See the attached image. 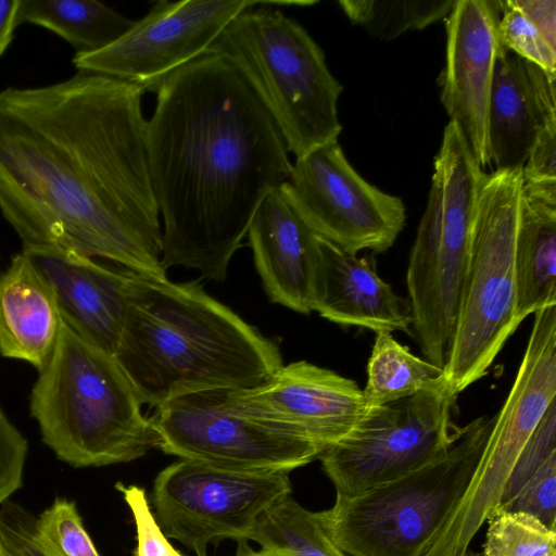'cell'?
Returning a JSON list of instances; mask_svg holds the SVG:
<instances>
[{"label":"cell","instance_id":"obj_1","mask_svg":"<svg viewBox=\"0 0 556 556\" xmlns=\"http://www.w3.org/2000/svg\"><path fill=\"white\" fill-rule=\"evenodd\" d=\"M143 93L85 71L0 90V213L23 249L71 251L167 278Z\"/></svg>","mask_w":556,"mask_h":556},{"label":"cell","instance_id":"obj_2","mask_svg":"<svg viewBox=\"0 0 556 556\" xmlns=\"http://www.w3.org/2000/svg\"><path fill=\"white\" fill-rule=\"evenodd\" d=\"M162 264L224 281L263 201L286 184V140L240 68L208 50L170 74L148 121Z\"/></svg>","mask_w":556,"mask_h":556},{"label":"cell","instance_id":"obj_3","mask_svg":"<svg viewBox=\"0 0 556 556\" xmlns=\"http://www.w3.org/2000/svg\"><path fill=\"white\" fill-rule=\"evenodd\" d=\"M114 359L142 405L154 408L192 392L253 388L283 365L275 340L198 281L137 274Z\"/></svg>","mask_w":556,"mask_h":556},{"label":"cell","instance_id":"obj_4","mask_svg":"<svg viewBox=\"0 0 556 556\" xmlns=\"http://www.w3.org/2000/svg\"><path fill=\"white\" fill-rule=\"evenodd\" d=\"M29 402L42 442L75 468L136 460L156 447L150 418L114 357L63 318Z\"/></svg>","mask_w":556,"mask_h":556},{"label":"cell","instance_id":"obj_5","mask_svg":"<svg viewBox=\"0 0 556 556\" xmlns=\"http://www.w3.org/2000/svg\"><path fill=\"white\" fill-rule=\"evenodd\" d=\"M316 1L264 0L237 15L210 50L230 58L278 125L295 159L338 141L343 86L306 29L275 7Z\"/></svg>","mask_w":556,"mask_h":556},{"label":"cell","instance_id":"obj_6","mask_svg":"<svg viewBox=\"0 0 556 556\" xmlns=\"http://www.w3.org/2000/svg\"><path fill=\"white\" fill-rule=\"evenodd\" d=\"M494 416L464 427L435 460L355 495L336 492L315 511L330 541L348 556H421L464 494L483 453Z\"/></svg>","mask_w":556,"mask_h":556},{"label":"cell","instance_id":"obj_7","mask_svg":"<svg viewBox=\"0 0 556 556\" xmlns=\"http://www.w3.org/2000/svg\"><path fill=\"white\" fill-rule=\"evenodd\" d=\"M484 172L456 123L444 128L426 210L406 271L414 334L427 361L443 369L455 331L475 206Z\"/></svg>","mask_w":556,"mask_h":556},{"label":"cell","instance_id":"obj_8","mask_svg":"<svg viewBox=\"0 0 556 556\" xmlns=\"http://www.w3.org/2000/svg\"><path fill=\"white\" fill-rule=\"evenodd\" d=\"M522 185V168L484 174L480 184L455 331L443 368L456 395L486 375L520 325L515 247Z\"/></svg>","mask_w":556,"mask_h":556},{"label":"cell","instance_id":"obj_9","mask_svg":"<svg viewBox=\"0 0 556 556\" xmlns=\"http://www.w3.org/2000/svg\"><path fill=\"white\" fill-rule=\"evenodd\" d=\"M555 401L556 304L534 313L515 381L494 416L471 480L429 542L432 556H465L477 532L498 506L521 448Z\"/></svg>","mask_w":556,"mask_h":556},{"label":"cell","instance_id":"obj_10","mask_svg":"<svg viewBox=\"0 0 556 556\" xmlns=\"http://www.w3.org/2000/svg\"><path fill=\"white\" fill-rule=\"evenodd\" d=\"M458 395L445 381L388 404L368 407L354 429L320 455L336 492L355 495L442 456L454 442Z\"/></svg>","mask_w":556,"mask_h":556},{"label":"cell","instance_id":"obj_11","mask_svg":"<svg viewBox=\"0 0 556 556\" xmlns=\"http://www.w3.org/2000/svg\"><path fill=\"white\" fill-rule=\"evenodd\" d=\"M226 390L192 392L156 407L150 417L156 447L231 470L287 473L324 452L300 433L237 410Z\"/></svg>","mask_w":556,"mask_h":556},{"label":"cell","instance_id":"obj_12","mask_svg":"<svg viewBox=\"0 0 556 556\" xmlns=\"http://www.w3.org/2000/svg\"><path fill=\"white\" fill-rule=\"evenodd\" d=\"M291 493L287 472L239 471L179 458L157 473L151 497L164 534L207 556L208 544L250 541L263 514Z\"/></svg>","mask_w":556,"mask_h":556},{"label":"cell","instance_id":"obj_13","mask_svg":"<svg viewBox=\"0 0 556 556\" xmlns=\"http://www.w3.org/2000/svg\"><path fill=\"white\" fill-rule=\"evenodd\" d=\"M281 188L317 236L352 254L386 252L405 225L403 201L365 180L338 141L295 159Z\"/></svg>","mask_w":556,"mask_h":556},{"label":"cell","instance_id":"obj_14","mask_svg":"<svg viewBox=\"0 0 556 556\" xmlns=\"http://www.w3.org/2000/svg\"><path fill=\"white\" fill-rule=\"evenodd\" d=\"M263 1L160 0L110 46L75 53L72 61L77 71L117 78L156 93L170 74L207 52L237 15Z\"/></svg>","mask_w":556,"mask_h":556},{"label":"cell","instance_id":"obj_15","mask_svg":"<svg viewBox=\"0 0 556 556\" xmlns=\"http://www.w3.org/2000/svg\"><path fill=\"white\" fill-rule=\"evenodd\" d=\"M228 403L251 417L300 433L324 451L346 437L368 409L363 389L339 374L299 361L250 389H227Z\"/></svg>","mask_w":556,"mask_h":556},{"label":"cell","instance_id":"obj_16","mask_svg":"<svg viewBox=\"0 0 556 556\" xmlns=\"http://www.w3.org/2000/svg\"><path fill=\"white\" fill-rule=\"evenodd\" d=\"M498 0H456L445 17L441 101L481 168L491 165L488 111L500 42Z\"/></svg>","mask_w":556,"mask_h":556},{"label":"cell","instance_id":"obj_17","mask_svg":"<svg viewBox=\"0 0 556 556\" xmlns=\"http://www.w3.org/2000/svg\"><path fill=\"white\" fill-rule=\"evenodd\" d=\"M22 252L50 283L62 318L91 344L114 357L136 274L60 249L25 248Z\"/></svg>","mask_w":556,"mask_h":556},{"label":"cell","instance_id":"obj_18","mask_svg":"<svg viewBox=\"0 0 556 556\" xmlns=\"http://www.w3.org/2000/svg\"><path fill=\"white\" fill-rule=\"evenodd\" d=\"M316 241L312 311L342 326L412 334L408 301L378 276L372 260L349 253L319 236Z\"/></svg>","mask_w":556,"mask_h":556},{"label":"cell","instance_id":"obj_19","mask_svg":"<svg viewBox=\"0 0 556 556\" xmlns=\"http://www.w3.org/2000/svg\"><path fill=\"white\" fill-rule=\"evenodd\" d=\"M247 235L269 300L298 313L309 314L317 235L295 210L281 186L263 199Z\"/></svg>","mask_w":556,"mask_h":556},{"label":"cell","instance_id":"obj_20","mask_svg":"<svg viewBox=\"0 0 556 556\" xmlns=\"http://www.w3.org/2000/svg\"><path fill=\"white\" fill-rule=\"evenodd\" d=\"M556 77L502 48L488 111V142L495 170L521 169L541 129L556 121Z\"/></svg>","mask_w":556,"mask_h":556},{"label":"cell","instance_id":"obj_21","mask_svg":"<svg viewBox=\"0 0 556 556\" xmlns=\"http://www.w3.org/2000/svg\"><path fill=\"white\" fill-rule=\"evenodd\" d=\"M61 324L50 283L24 252L15 254L0 274V355L40 371L55 348Z\"/></svg>","mask_w":556,"mask_h":556},{"label":"cell","instance_id":"obj_22","mask_svg":"<svg viewBox=\"0 0 556 556\" xmlns=\"http://www.w3.org/2000/svg\"><path fill=\"white\" fill-rule=\"evenodd\" d=\"M516 319L556 304V188L522 185L515 247Z\"/></svg>","mask_w":556,"mask_h":556},{"label":"cell","instance_id":"obj_23","mask_svg":"<svg viewBox=\"0 0 556 556\" xmlns=\"http://www.w3.org/2000/svg\"><path fill=\"white\" fill-rule=\"evenodd\" d=\"M132 20L97 0H20L17 24L43 27L76 53L101 50L123 36Z\"/></svg>","mask_w":556,"mask_h":556},{"label":"cell","instance_id":"obj_24","mask_svg":"<svg viewBox=\"0 0 556 556\" xmlns=\"http://www.w3.org/2000/svg\"><path fill=\"white\" fill-rule=\"evenodd\" d=\"M445 381L443 369L415 356L391 332H376L363 389L368 407L437 389Z\"/></svg>","mask_w":556,"mask_h":556},{"label":"cell","instance_id":"obj_25","mask_svg":"<svg viewBox=\"0 0 556 556\" xmlns=\"http://www.w3.org/2000/svg\"><path fill=\"white\" fill-rule=\"evenodd\" d=\"M250 541L286 556H348L327 536L316 513L291 495L263 514Z\"/></svg>","mask_w":556,"mask_h":556},{"label":"cell","instance_id":"obj_26","mask_svg":"<svg viewBox=\"0 0 556 556\" xmlns=\"http://www.w3.org/2000/svg\"><path fill=\"white\" fill-rule=\"evenodd\" d=\"M456 0H340L344 14L379 40L390 41L445 18Z\"/></svg>","mask_w":556,"mask_h":556},{"label":"cell","instance_id":"obj_27","mask_svg":"<svg viewBox=\"0 0 556 556\" xmlns=\"http://www.w3.org/2000/svg\"><path fill=\"white\" fill-rule=\"evenodd\" d=\"M486 521L484 556H556V530L535 517L496 507Z\"/></svg>","mask_w":556,"mask_h":556},{"label":"cell","instance_id":"obj_28","mask_svg":"<svg viewBox=\"0 0 556 556\" xmlns=\"http://www.w3.org/2000/svg\"><path fill=\"white\" fill-rule=\"evenodd\" d=\"M34 526L40 539L60 556H101L73 501L56 497L35 517Z\"/></svg>","mask_w":556,"mask_h":556},{"label":"cell","instance_id":"obj_29","mask_svg":"<svg viewBox=\"0 0 556 556\" xmlns=\"http://www.w3.org/2000/svg\"><path fill=\"white\" fill-rule=\"evenodd\" d=\"M500 46L556 77V49L532 25L513 0H498Z\"/></svg>","mask_w":556,"mask_h":556},{"label":"cell","instance_id":"obj_30","mask_svg":"<svg viewBox=\"0 0 556 556\" xmlns=\"http://www.w3.org/2000/svg\"><path fill=\"white\" fill-rule=\"evenodd\" d=\"M554 453H556V401L549 405L521 448L502 491L500 504L509 501Z\"/></svg>","mask_w":556,"mask_h":556},{"label":"cell","instance_id":"obj_31","mask_svg":"<svg viewBox=\"0 0 556 556\" xmlns=\"http://www.w3.org/2000/svg\"><path fill=\"white\" fill-rule=\"evenodd\" d=\"M497 507L507 511L526 513L556 530V453L548 457L509 501Z\"/></svg>","mask_w":556,"mask_h":556},{"label":"cell","instance_id":"obj_32","mask_svg":"<svg viewBox=\"0 0 556 556\" xmlns=\"http://www.w3.org/2000/svg\"><path fill=\"white\" fill-rule=\"evenodd\" d=\"M129 507L137 532L134 556H185L168 541L150 507L146 490L122 482L115 484Z\"/></svg>","mask_w":556,"mask_h":556},{"label":"cell","instance_id":"obj_33","mask_svg":"<svg viewBox=\"0 0 556 556\" xmlns=\"http://www.w3.org/2000/svg\"><path fill=\"white\" fill-rule=\"evenodd\" d=\"M35 516L5 502L0 508V543L10 556H60L37 534Z\"/></svg>","mask_w":556,"mask_h":556},{"label":"cell","instance_id":"obj_34","mask_svg":"<svg viewBox=\"0 0 556 556\" xmlns=\"http://www.w3.org/2000/svg\"><path fill=\"white\" fill-rule=\"evenodd\" d=\"M28 443L0 407V505L23 484Z\"/></svg>","mask_w":556,"mask_h":556},{"label":"cell","instance_id":"obj_35","mask_svg":"<svg viewBox=\"0 0 556 556\" xmlns=\"http://www.w3.org/2000/svg\"><path fill=\"white\" fill-rule=\"evenodd\" d=\"M523 182L538 187H556V121L538 134L522 167Z\"/></svg>","mask_w":556,"mask_h":556},{"label":"cell","instance_id":"obj_36","mask_svg":"<svg viewBox=\"0 0 556 556\" xmlns=\"http://www.w3.org/2000/svg\"><path fill=\"white\" fill-rule=\"evenodd\" d=\"M544 39L556 49V1L513 0Z\"/></svg>","mask_w":556,"mask_h":556},{"label":"cell","instance_id":"obj_37","mask_svg":"<svg viewBox=\"0 0 556 556\" xmlns=\"http://www.w3.org/2000/svg\"><path fill=\"white\" fill-rule=\"evenodd\" d=\"M18 4L20 0H0V58L11 45L18 27Z\"/></svg>","mask_w":556,"mask_h":556},{"label":"cell","instance_id":"obj_38","mask_svg":"<svg viewBox=\"0 0 556 556\" xmlns=\"http://www.w3.org/2000/svg\"><path fill=\"white\" fill-rule=\"evenodd\" d=\"M237 544L235 556H286L282 553L267 548L260 547L255 549L249 545L248 541H240Z\"/></svg>","mask_w":556,"mask_h":556},{"label":"cell","instance_id":"obj_39","mask_svg":"<svg viewBox=\"0 0 556 556\" xmlns=\"http://www.w3.org/2000/svg\"><path fill=\"white\" fill-rule=\"evenodd\" d=\"M465 556H484V554L482 552H475V551L468 549L466 552Z\"/></svg>","mask_w":556,"mask_h":556},{"label":"cell","instance_id":"obj_40","mask_svg":"<svg viewBox=\"0 0 556 556\" xmlns=\"http://www.w3.org/2000/svg\"><path fill=\"white\" fill-rule=\"evenodd\" d=\"M0 556H10L8 552L4 549L2 544L0 543Z\"/></svg>","mask_w":556,"mask_h":556}]
</instances>
